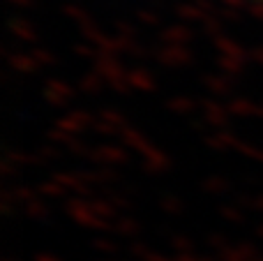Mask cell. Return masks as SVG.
Here are the masks:
<instances>
[{"mask_svg":"<svg viewBox=\"0 0 263 261\" xmlns=\"http://www.w3.org/2000/svg\"><path fill=\"white\" fill-rule=\"evenodd\" d=\"M261 3H263V0H261Z\"/></svg>","mask_w":263,"mask_h":261,"instance_id":"cell-1","label":"cell"}]
</instances>
